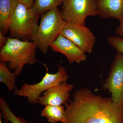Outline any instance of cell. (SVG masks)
Wrapping results in <instances>:
<instances>
[{"label": "cell", "mask_w": 123, "mask_h": 123, "mask_svg": "<svg viewBox=\"0 0 123 123\" xmlns=\"http://www.w3.org/2000/svg\"><path fill=\"white\" fill-rule=\"evenodd\" d=\"M64 104L63 123H123V106L111 98L94 94L86 88L77 90Z\"/></svg>", "instance_id": "cell-1"}, {"label": "cell", "mask_w": 123, "mask_h": 123, "mask_svg": "<svg viewBox=\"0 0 123 123\" xmlns=\"http://www.w3.org/2000/svg\"><path fill=\"white\" fill-rule=\"evenodd\" d=\"M37 48L33 41L7 38L6 43L0 49V61L7 64L9 69L13 70L18 76L25 65H32L36 63Z\"/></svg>", "instance_id": "cell-2"}, {"label": "cell", "mask_w": 123, "mask_h": 123, "mask_svg": "<svg viewBox=\"0 0 123 123\" xmlns=\"http://www.w3.org/2000/svg\"><path fill=\"white\" fill-rule=\"evenodd\" d=\"M65 22L58 7L42 14L40 23L31 41L43 54L47 53L51 44L60 34Z\"/></svg>", "instance_id": "cell-3"}, {"label": "cell", "mask_w": 123, "mask_h": 123, "mask_svg": "<svg viewBox=\"0 0 123 123\" xmlns=\"http://www.w3.org/2000/svg\"><path fill=\"white\" fill-rule=\"evenodd\" d=\"M39 15L34 6L27 7L18 2L9 26V31L11 36L23 40H31L38 26Z\"/></svg>", "instance_id": "cell-4"}, {"label": "cell", "mask_w": 123, "mask_h": 123, "mask_svg": "<svg viewBox=\"0 0 123 123\" xmlns=\"http://www.w3.org/2000/svg\"><path fill=\"white\" fill-rule=\"evenodd\" d=\"M47 71L45 75L39 82L34 84L24 83L19 89H16L13 94L16 96L26 98L31 104H38L39 99L43 93L55 86L66 81L68 75L64 68L61 65L58 66L57 72L50 73L46 67Z\"/></svg>", "instance_id": "cell-5"}, {"label": "cell", "mask_w": 123, "mask_h": 123, "mask_svg": "<svg viewBox=\"0 0 123 123\" xmlns=\"http://www.w3.org/2000/svg\"><path fill=\"white\" fill-rule=\"evenodd\" d=\"M61 11L65 21L82 25L88 17L98 15L96 0H64Z\"/></svg>", "instance_id": "cell-6"}, {"label": "cell", "mask_w": 123, "mask_h": 123, "mask_svg": "<svg viewBox=\"0 0 123 123\" xmlns=\"http://www.w3.org/2000/svg\"><path fill=\"white\" fill-rule=\"evenodd\" d=\"M103 88L111 94L113 102L123 106V54L117 52Z\"/></svg>", "instance_id": "cell-7"}, {"label": "cell", "mask_w": 123, "mask_h": 123, "mask_svg": "<svg viewBox=\"0 0 123 123\" xmlns=\"http://www.w3.org/2000/svg\"><path fill=\"white\" fill-rule=\"evenodd\" d=\"M61 34L70 40L86 53H92L96 38L85 25L65 21Z\"/></svg>", "instance_id": "cell-8"}, {"label": "cell", "mask_w": 123, "mask_h": 123, "mask_svg": "<svg viewBox=\"0 0 123 123\" xmlns=\"http://www.w3.org/2000/svg\"><path fill=\"white\" fill-rule=\"evenodd\" d=\"M50 48L55 52L64 55L71 64L74 63H80L87 59L86 53L80 48L61 34L51 44Z\"/></svg>", "instance_id": "cell-9"}, {"label": "cell", "mask_w": 123, "mask_h": 123, "mask_svg": "<svg viewBox=\"0 0 123 123\" xmlns=\"http://www.w3.org/2000/svg\"><path fill=\"white\" fill-rule=\"evenodd\" d=\"M74 88L73 85L68 84L66 81L53 86L40 97L38 104L44 106L62 105L70 100V92Z\"/></svg>", "instance_id": "cell-10"}, {"label": "cell", "mask_w": 123, "mask_h": 123, "mask_svg": "<svg viewBox=\"0 0 123 123\" xmlns=\"http://www.w3.org/2000/svg\"><path fill=\"white\" fill-rule=\"evenodd\" d=\"M98 15L103 18L123 19V0H96Z\"/></svg>", "instance_id": "cell-11"}, {"label": "cell", "mask_w": 123, "mask_h": 123, "mask_svg": "<svg viewBox=\"0 0 123 123\" xmlns=\"http://www.w3.org/2000/svg\"><path fill=\"white\" fill-rule=\"evenodd\" d=\"M18 2L17 0H0V30L4 35L9 31L11 18Z\"/></svg>", "instance_id": "cell-12"}, {"label": "cell", "mask_w": 123, "mask_h": 123, "mask_svg": "<svg viewBox=\"0 0 123 123\" xmlns=\"http://www.w3.org/2000/svg\"><path fill=\"white\" fill-rule=\"evenodd\" d=\"M65 108L62 105H47L41 112V116L46 118L50 123H63L65 120Z\"/></svg>", "instance_id": "cell-13"}, {"label": "cell", "mask_w": 123, "mask_h": 123, "mask_svg": "<svg viewBox=\"0 0 123 123\" xmlns=\"http://www.w3.org/2000/svg\"><path fill=\"white\" fill-rule=\"evenodd\" d=\"M17 77L9 68L7 64L0 63V82L4 84L10 91H14L17 89L15 86Z\"/></svg>", "instance_id": "cell-14"}, {"label": "cell", "mask_w": 123, "mask_h": 123, "mask_svg": "<svg viewBox=\"0 0 123 123\" xmlns=\"http://www.w3.org/2000/svg\"><path fill=\"white\" fill-rule=\"evenodd\" d=\"M0 108L2 116L4 119L5 123H29L23 117L15 115L7 102L2 98H0Z\"/></svg>", "instance_id": "cell-15"}, {"label": "cell", "mask_w": 123, "mask_h": 123, "mask_svg": "<svg viewBox=\"0 0 123 123\" xmlns=\"http://www.w3.org/2000/svg\"><path fill=\"white\" fill-rule=\"evenodd\" d=\"M64 0H34V6L40 15L62 5Z\"/></svg>", "instance_id": "cell-16"}, {"label": "cell", "mask_w": 123, "mask_h": 123, "mask_svg": "<svg viewBox=\"0 0 123 123\" xmlns=\"http://www.w3.org/2000/svg\"><path fill=\"white\" fill-rule=\"evenodd\" d=\"M108 42L117 52L123 54V38L112 36L108 38Z\"/></svg>", "instance_id": "cell-17"}, {"label": "cell", "mask_w": 123, "mask_h": 123, "mask_svg": "<svg viewBox=\"0 0 123 123\" xmlns=\"http://www.w3.org/2000/svg\"><path fill=\"white\" fill-rule=\"evenodd\" d=\"M119 24L116 30V35L123 37V19L120 20Z\"/></svg>", "instance_id": "cell-18"}, {"label": "cell", "mask_w": 123, "mask_h": 123, "mask_svg": "<svg viewBox=\"0 0 123 123\" xmlns=\"http://www.w3.org/2000/svg\"><path fill=\"white\" fill-rule=\"evenodd\" d=\"M18 2L22 3L27 7H32L34 4V0H17Z\"/></svg>", "instance_id": "cell-19"}, {"label": "cell", "mask_w": 123, "mask_h": 123, "mask_svg": "<svg viewBox=\"0 0 123 123\" xmlns=\"http://www.w3.org/2000/svg\"><path fill=\"white\" fill-rule=\"evenodd\" d=\"M5 35L0 32V49L3 47L7 42V38L5 36Z\"/></svg>", "instance_id": "cell-20"}, {"label": "cell", "mask_w": 123, "mask_h": 123, "mask_svg": "<svg viewBox=\"0 0 123 123\" xmlns=\"http://www.w3.org/2000/svg\"><path fill=\"white\" fill-rule=\"evenodd\" d=\"M2 115H1V113H0V123H3L2 122Z\"/></svg>", "instance_id": "cell-21"}, {"label": "cell", "mask_w": 123, "mask_h": 123, "mask_svg": "<svg viewBox=\"0 0 123 123\" xmlns=\"http://www.w3.org/2000/svg\"></svg>", "instance_id": "cell-22"}]
</instances>
